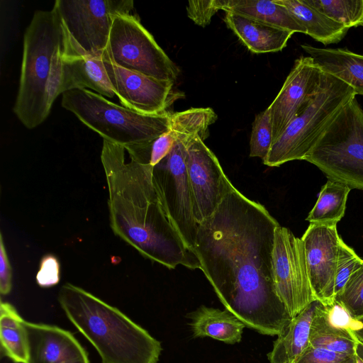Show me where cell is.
<instances>
[{"label":"cell","instance_id":"d6a6232c","mask_svg":"<svg viewBox=\"0 0 363 363\" xmlns=\"http://www.w3.org/2000/svg\"><path fill=\"white\" fill-rule=\"evenodd\" d=\"M223 0L189 1L187 15L196 24L205 27L218 10H223Z\"/></svg>","mask_w":363,"mask_h":363},{"label":"cell","instance_id":"9a60e30c","mask_svg":"<svg viewBox=\"0 0 363 363\" xmlns=\"http://www.w3.org/2000/svg\"><path fill=\"white\" fill-rule=\"evenodd\" d=\"M323 75L311 57L301 56L296 60L279 94L267 108L273 143L318 92Z\"/></svg>","mask_w":363,"mask_h":363},{"label":"cell","instance_id":"2e32d148","mask_svg":"<svg viewBox=\"0 0 363 363\" xmlns=\"http://www.w3.org/2000/svg\"><path fill=\"white\" fill-rule=\"evenodd\" d=\"M27 363H90L88 354L69 330L54 325L26 321Z\"/></svg>","mask_w":363,"mask_h":363},{"label":"cell","instance_id":"ba28073f","mask_svg":"<svg viewBox=\"0 0 363 363\" xmlns=\"http://www.w3.org/2000/svg\"><path fill=\"white\" fill-rule=\"evenodd\" d=\"M102 59L161 80L174 82L179 72L139 18L131 13L114 18Z\"/></svg>","mask_w":363,"mask_h":363},{"label":"cell","instance_id":"603a6c76","mask_svg":"<svg viewBox=\"0 0 363 363\" xmlns=\"http://www.w3.org/2000/svg\"><path fill=\"white\" fill-rule=\"evenodd\" d=\"M223 10L295 33L306 34L305 28L289 11L275 0H223Z\"/></svg>","mask_w":363,"mask_h":363},{"label":"cell","instance_id":"30bf717a","mask_svg":"<svg viewBox=\"0 0 363 363\" xmlns=\"http://www.w3.org/2000/svg\"><path fill=\"white\" fill-rule=\"evenodd\" d=\"M195 135H197L178 139L169 152L152 167L153 180L164 208L184 243L193 252L199 224L193 212L185 154L187 143Z\"/></svg>","mask_w":363,"mask_h":363},{"label":"cell","instance_id":"277c9868","mask_svg":"<svg viewBox=\"0 0 363 363\" xmlns=\"http://www.w3.org/2000/svg\"><path fill=\"white\" fill-rule=\"evenodd\" d=\"M57 299L101 363H157L160 342L117 308L70 283L60 288Z\"/></svg>","mask_w":363,"mask_h":363},{"label":"cell","instance_id":"f1b7e54d","mask_svg":"<svg viewBox=\"0 0 363 363\" xmlns=\"http://www.w3.org/2000/svg\"><path fill=\"white\" fill-rule=\"evenodd\" d=\"M273 143L272 125L267 109L257 114L252 123L250 156L264 160Z\"/></svg>","mask_w":363,"mask_h":363},{"label":"cell","instance_id":"8992f818","mask_svg":"<svg viewBox=\"0 0 363 363\" xmlns=\"http://www.w3.org/2000/svg\"><path fill=\"white\" fill-rule=\"evenodd\" d=\"M355 96L351 86L323 72L318 92L274 141L263 163L279 167L304 160L340 111Z\"/></svg>","mask_w":363,"mask_h":363},{"label":"cell","instance_id":"d590c367","mask_svg":"<svg viewBox=\"0 0 363 363\" xmlns=\"http://www.w3.org/2000/svg\"><path fill=\"white\" fill-rule=\"evenodd\" d=\"M358 320L361 323V327L357 330L353 332V335L358 341L363 344V317Z\"/></svg>","mask_w":363,"mask_h":363},{"label":"cell","instance_id":"8d00e7d4","mask_svg":"<svg viewBox=\"0 0 363 363\" xmlns=\"http://www.w3.org/2000/svg\"><path fill=\"white\" fill-rule=\"evenodd\" d=\"M356 354L358 363H363V344L358 340L356 345Z\"/></svg>","mask_w":363,"mask_h":363},{"label":"cell","instance_id":"44dd1931","mask_svg":"<svg viewBox=\"0 0 363 363\" xmlns=\"http://www.w3.org/2000/svg\"><path fill=\"white\" fill-rule=\"evenodd\" d=\"M305 28L306 35L324 45L340 42L350 28L308 5L305 0H275Z\"/></svg>","mask_w":363,"mask_h":363},{"label":"cell","instance_id":"5b68a950","mask_svg":"<svg viewBox=\"0 0 363 363\" xmlns=\"http://www.w3.org/2000/svg\"><path fill=\"white\" fill-rule=\"evenodd\" d=\"M61 104L103 140L123 147L149 142L166 133L173 113L143 114L86 89L65 92Z\"/></svg>","mask_w":363,"mask_h":363},{"label":"cell","instance_id":"836d02e7","mask_svg":"<svg viewBox=\"0 0 363 363\" xmlns=\"http://www.w3.org/2000/svg\"><path fill=\"white\" fill-rule=\"evenodd\" d=\"M36 281L40 287L47 288L57 284L60 281V262L53 255L42 257Z\"/></svg>","mask_w":363,"mask_h":363},{"label":"cell","instance_id":"d6986e66","mask_svg":"<svg viewBox=\"0 0 363 363\" xmlns=\"http://www.w3.org/2000/svg\"><path fill=\"white\" fill-rule=\"evenodd\" d=\"M316 66L351 86L356 95L363 96V55L346 48H321L301 45Z\"/></svg>","mask_w":363,"mask_h":363},{"label":"cell","instance_id":"6da1fadb","mask_svg":"<svg viewBox=\"0 0 363 363\" xmlns=\"http://www.w3.org/2000/svg\"><path fill=\"white\" fill-rule=\"evenodd\" d=\"M278 225L264 206L232 185L213 213L199 224L193 250L225 309L245 326L272 336L291 320L272 278Z\"/></svg>","mask_w":363,"mask_h":363},{"label":"cell","instance_id":"f546056e","mask_svg":"<svg viewBox=\"0 0 363 363\" xmlns=\"http://www.w3.org/2000/svg\"><path fill=\"white\" fill-rule=\"evenodd\" d=\"M362 264L363 259L341 239L335 281V295L342 290L350 275Z\"/></svg>","mask_w":363,"mask_h":363},{"label":"cell","instance_id":"8fae6325","mask_svg":"<svg viewBox=\"0 0 363 363\" xmlns=\"http://www.w3.org/2000/svg\"><path fill=\"white\" fill-rule=\"evenodd\" d=\"M272 269L276 292L291 318L317 299L309 278L303 242L280 225L274 231Z\"/></svg>","mask_w":363,"mask_h":363},{"label":"cell","instance_id":"4316f807","mask_svg":"<svg viewBox=\"0 0 363 363\" xmlns=\"http://www.w3.org/2000/svg\"><path fill=\"white\" fill-rule=\"evenodd\" d=\"M348 28L363 26V0H305Z\"/></svg>","mask_w":363,"mask_h":363},{"label":"cell","instance_id":"5bb4252c","mask_svg":"<svg viewBox=\"0 0 363 363\" xmlns=\"http://www.w3.org/2000/svg\"><path fill=\"white\" fill-rule=\"evenodd\" d=\"M341 237L337 224L310 223L303 235L309 278L317 299L335 302V281Z\"/></svg>","mask_w":363,"mask_h":363},{"label":"cell","instance_id":"3957f363","mask_svg":"<svg viewBox=\"0 0 363 363\" xmlns=\"http://www.w3.org/2000/svg\"><path fill=\"white\" fill-rule=\"evenodd\" d=\"M72 50L57 11H36L23 36L19 87L13 112L28 129L48 118L61 94L63 59Z\"/></svg>","mask_w":363,"mask_h":363},{"label":"cell","instance_id":"484cf974","mask_svg":"<svg viewBox=\"0 0 363 363\" xmlns=\"http://www.w3.org/2000/svg\"><path fill=\"white\" fill-rule=\"evenodd\" d=\"M350 190L345 184L328 179L322 186L306 220L314 223L337 224L345 215Z\"/></svg>","mask_w":363,"mask_h":363},{"label":"cell","instance_id":"e0dca14e","mask_svg":"<svg viewBox=\"0 0 363 363\" xmlns=\"http://www.w3.org/2000/svg\"><path fill=\"white\" fill-rule=\"evenodd\" d=\"M79 89H91L108 98L115 96L102 58L71 52L65 56L60 93Z\"/></svg>","mask_w":363,"mask_h":363},{"label":"cell","instance_id":"7a4b0ae2","mask_svg":"<svg viewBox=\"0 0 363 363\" xmlns=\"http://www.w3.org/2000/svg\"><path fill=\"white\" fill-rule=\"evenodd\" d=\"M125 147L103 140L101 160L108 187L113 232L145 257L167 268L201 263L170 221L152 177V167L129 155ZM128 153V152H127Z\"/></svg>","mask_w":363,"mask_h":363},{"label":"cell","instance_id":"cb8c5ba5","mask_svg":"<svg viewBox=\"0 0 363 363\" xmlns=\"http://www.w3.org/2000/svg\"><path fill=\"white\" fill-rule=\"evenodd\" d=\"M24 322L13 305L1 301V351L13 363L28 362V345Z\"/></svg>","mask_w":363,"mask_h":363},{"label":"cell","instance_id":"d4e9b609","mask_svg":"<svg viewBox=\"0 0 363 363\" xmlns=\"http://www.w3.org/2000/svg\"><path fill=\"white\" fill-rule=\"evenodd\" d=\"M357 340L347 330L330 325L324 315V304L320 301L311 323L309 344L331 351L356 354Z\"/></svg>","mask_w":363,"mask_h":363},{"label":"cell","instance_id":"52a82bcc","mask_svg":"<svg viewBox=\"0 0 363 363\" xmlns=\"http://www.w3.org/2000/svg\"><path fill=\"white\" fill-rule=\"evenodd\" d=\"M304 160L328 179L363 190V109L356 97L340 111Z\"/></svg>","mask_w":363,"mask_h":363},{"label":"cell","instance_id":"7c38bea8","mask_svg":"<svg viewBox=\"0 0 363 363\" xmlns=\"http://www.w3.org/2000/svg\"><path fill=\"white\" fill-rule=\"evenodd\" d=\"M185 163L193 212L199 224L213 213L233 184L199 135L187 143Z\"/></svg>","mask_w":363,"mask_h":363},{"label":"cell","instance_id":"ffe728a7","mask_svg":"<svg viewBox=\"0 0 363 363\" xmlns=\"http://www.w3.org/2000/svg\"><path fill=\"white\" fill-rule=\"evenodd\" d=\"M319 303L318 299L314 300L291 318L268 354L271 363H295L299 359L309 345L311 323Z\"/></svg>","mask_w":363,"mask_h":363},{"label":"cell","instance_id":"9c48e42d","mask_svg":"<svg viewBox=\"0 0 363 363\" xmlns=\"http://www.w3.org/2000/svg\"><path fill=\"white\" fill-rule=\"evenodd\" d=\"M72 53L102 58L114 18L131 13L132 0H56Z\"/></svg>","mask_w":363,"mask_h":363},{"label":"cell","instance_id":"4dcf8cb0","mask_svg":"<svg viewBox=\"0 0 363 363\" xmlns=\"http://www.w3.org/2000/svg\"><path fill=\"white\" fill-rule=\"evenodd\" d=\"M295 363H358L357 354H348L308 345Z\"/></svg>","mask_w":363,"mask_h":363},{"label":"cell","instance_id":"7402d4cb","mask_svg":"<svg viewBox=\"0 0 363 363\" xmlns=\"http://www.w3.org/2000/svg\"><path fill=\"white\" fill-rule=\"evenodd\" d=\"M191 327L196 337H210L228 344L239 342L245 325L227 309L204 306L191 315Z\"/></svg>","mask_w":363,"mask_h":363},{"label":"cell","instance_id":"83f0119b","mask_svg":"<svg viewBox=\"0 0 363 363\" xmlns=\"http://www.w3.org/2000/svg\"><path fill=\"white\" fill-rule=\"evenodd\" d=\"M335 301L342 305L355 319L363 317V264L350 277Z\"/></svg>","mask_w":363,"mask_h":363},{"label":"cell","instance_id":"ac0fdd59","mask_svg":"<svg viewBox=\"0 0 363 363\" xmlns=\"http://www.w3.org/2000/svg\"><path fill=\"white\" fill-rule=\"evenodd\" d=\"M224 21L239 40L255 53L281 51L294 33L233 12H225Z\"/></svg>","mask_w":363,"mask_h":363},{"label":"cell","instance_id":"e575fe53","mask_svg":"<svg viewBox=\"0 0 363 363\" xmlns=\"http://www.w3.org/2000/svg\"><path fill=\"white\" fill-rule=\"evenodd\" d=\"M11 268L6 253L2 233L0 235V292L8 295L12 288Z\"/></svg>","mask_w":363,"mask_h":363},{"label":"cell","instance_id":"4fadbf2b","mask_svg":"<svg viewBox=\"0 0 363 363\" xmlns=\"http://www.w3.org/2000/svg\"><path fill=\"white\" fill-rule=\"evenodd\" d=\"M112 89L122 105L138 113L158 115L164 113L184 94L175 91L174 82L157 79L128 70L104 60Z\"/></svg>","mask_w":363,"mask_h":363},{"label":"cell","instance_id":"1f68e13d","mask_svg":"<svg viewBox=\"0 0 363 363\" xmlns=\"http://www.w3.org/2000/svg\"><path fill=\"white\" fill-rule=\"evenodd\" d=\"M324 315L332 326L352 334L361 327L360 321L354 318L342 305L336 301L331 305H324Z\"/></svg>","mask_w":363,"mask_h":363}]
</instances>
